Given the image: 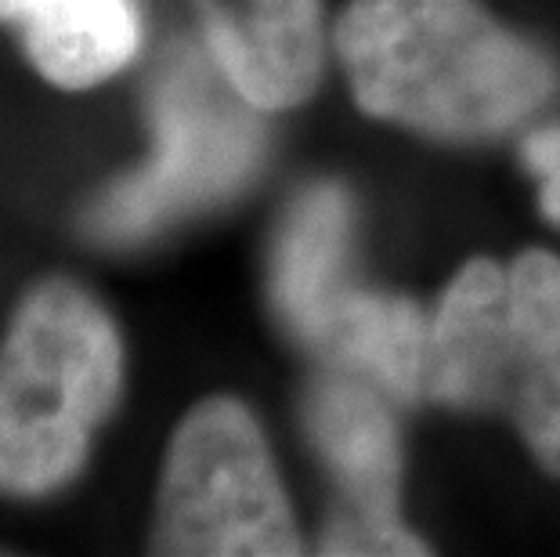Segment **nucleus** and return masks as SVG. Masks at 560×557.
Listing matches in <instances>:
<instances>
[{"instance_id":"8","label":"nucleus","mask_w":560,"mask_h":557,"mask_svg":"<svg viewBox=\"0 0 560 557\" xmlns=\"http://www.w3.org/2000/svg\"><path fill=\"white\" fill-rule=\"evenodd\" d=\"M510 409L532 453L560 474V260L535 251L510 268Z\"/></svg>"},{"instance_id":"3","label":"nucleus","mask_w":560,"mask_h":557,"mask_svg":"<svg viewBox=\"0 0 560 557\" xmlns=\"http://www.w3.org/2000/svg\"><path fill=\"white\" fill-rule=\"evenodd\" d=\"M156 554H301L265 434L235 398H207L177 423L166 453Z\"/></svg>"},{"instance_id":"10","label":"nucleus","mask_w":560,"mask_h":557,"mask_svg":"<svg viewBox=\"0 0 560 557\" xmlns=\"http://www.w3.org/2000/svg\"><path fill=\"white\" fill-rule=\"evenodd\" d=\"M351 207L340 188L318 185L293 204L285 218L276 265H271V298L282 323L304 344H312L322 318L348 290L343 254H348Z\"/></svg>"},{"instance_id":"12","label":"nucleus","mask_w":560,"mask_h":557,"mask_svg":"<svg viewBox=\"0 0 560 557\" xmlns=\"http://www.w3.org/2000/svg\"><path fill=\"white\" fill-rule=\"evenodd\" d=\"M524 156H528V167L542 177L546 218H553L560 224V127L532 135L528 146H524Z\"/></svg>"},{"instance_id":"1","label":"nucleus","mask_w":560,"mask_h":557,"mask_svg":"<svg viewBox=\"0 0 560 557\" xmlns=\"http://www.w3.org/2000/svg\"><path fill=\"white\" fill-rule=\"evenodd\" d=\"M337 51L365 113L448 138L514 127L553 91V66L474 0H354Z\"/></svg>"},{"instance_id":"4","label":"nucleus","mask_w":560,"mask_h":557,"mask_svg":"<svg viewBox=\"0 0 560 557\" xmlns=\"http://www.w3.org/2000/svg\"><path fill=\"white\" fill-rule=\"evenodd\" d=\"M243 94L224 91L207 62L177 51L152 98L156 160L124 177L91 207L88 232L102 243H138L174 218L232 196L257 171L265 130Z\"/></svg>"},{"instance_id":"11","label":"nucleus","mask_w":560,"mask_h":557,"mask_svg":"<svg viewBox=\"0 0 560 557\" xmlns=\"http://www.w3.org/2000/svg\"><path fill=\"white\" fill-rule=\"evenodd\" d=\"M427 329L409 301L343 290L322 318L312 348L369 384L409 402L427 373Z\"/></svg>"},{"instance_id":"9","label":"nucleus","mask_w":560,"mask_h":557,"mask_svg":"<svg viewBox=\"0 0 560 557\" xmlns=\"http://www.w3.org/2000/svg\"><path fill=\"white\" fill-rule=\"evenodd\" d=\"M0 19L22 22L33 66L58 88L98 84L138 47L127 0H0Z\"/></svg>"},{"instance_id":"7","label":"nucleus","mask_w":560,"mask_h":557,"mask_svg":"<svg viewBox=\"0 0 560 557\" xmlns=\"http://www.w3.org/2000/svg\"><path fill=\"white\" fill-rule=\"evenodd\" d=\"M423 384L448 406H499L510 395V279L470 260L452 279L427 337Z\"/></svg>"},{"instance_id":"6","label":"nucleus","mask_w":560,"mask_h":557,"mask_svg":"<svg viewBox=\"0 0 560 557\" xmlns=\"http://www.w3.org/2000/svg\"><path fill=\"white\" fill-rule=\"evenodd\" d=\"M199 15L213 62L254 109H290L315 91L318 0H199Z\"/></svg>"},{"instance_id":"2","label":"nucleus","mask_w":560,"mask_h":557,"mask_svg":"<svg viewBox=\"0 0 560 557\" xmlns=\"http://www.w3.org/2000/svg\"><path fill=\"white\" fill-rule=\"evenodd\" d=\"M120 381L109 315L69 279L33 287L0 344V492L40 496L73 478Z\"/></svg>"},{"instance_id":"5","label":"nucleus","mask_w":560,"mask_h":557,"mask_svg":"<svg viewBox=\"0 0 560 557\" xmlns=\"http://www.w3.org/2000/svg\"><path fill=\"white\" fill-rule=\"evenodd\" d=\"M307 431L340 485L322 550L427 554L398 521V438L384 402L351 376H326L307 398Z\"/></svg>"}]
</instances>
